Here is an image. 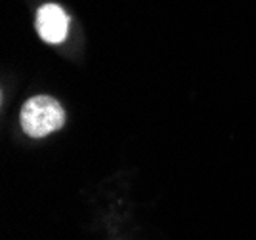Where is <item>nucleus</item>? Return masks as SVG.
<instances>
[{"label":"nucleus","instance_id":"nucleus-1","mask_svg":"<svg viewBox=\"0 0 256 240\" xmlns=\"http://www.w3.org/2000/svg\"><path fill=\"white\" fill-rule=\"evenodd\" d=\"M65 122L62 105L54 97L36 95L31 97L22 109V128L27 136L44 137L60 130Z\"/></svg>","mask_w":256,"mask_h":240},{"label":"nucleus","instance_id":"nucleus-2","mask_svg":"<svg viewBox=\"0 0 256 240\" xmlns=\"http://www.w3.org/2000/svg\"><path fill=\"white\" fill-rule=\"evenodd\" d=\"M36 31L48 44L64 42L69 31V17L58 4H46L36 13Z\"/></svg>","mask_w":256,"mask_h":240}]
</instances>
